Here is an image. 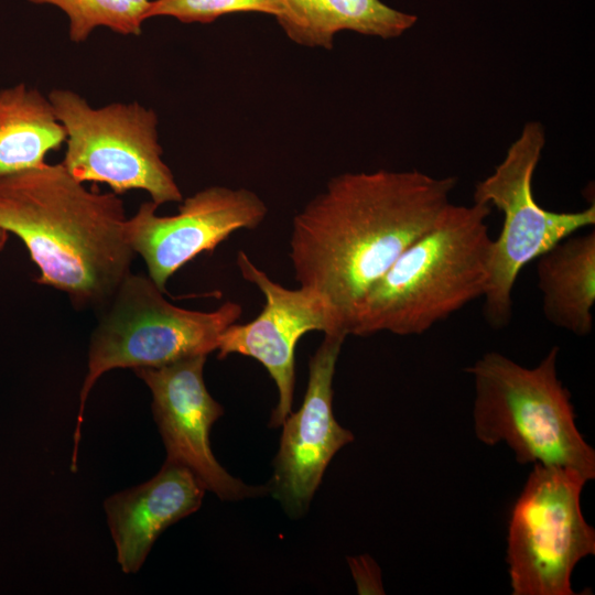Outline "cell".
I'll use <instances>...</instances> for the list:
<instances>
[{
    "label": "cell",
    "instance_id": "17",
    "mask_svg": "<svg viewBox=\"0 0 595 595\" xmlns=\"http://www.w3.org/2000/svg\"><path fill=\"white\" fill-rule=\"evenodd\" d=\"M33 4H52L69 20L72 42H85L98 26L121 35H139L151 0H26Z\"/></svg>",
    "mask_w": 595,
    "mask_h": 595
},
{
    "label": "cell",
    "instance_id": "10",
    "mask_svg": "<svg viewBox=\"0 0 595 595\" xmlns=\"http://www.w3.org/2000/svg\"><path fill=\"white\" fill-rule=\"evenodd\" d=\"M206 357L132 369L151 391L153 418L166 450L165 461L191 470L206 489L223 500L263 495L266 487L249 486L232 477L212 452L210 429L224 410L206 389L203 378Z\"/></svg>",
    "mask_w": 595,
    "mask_h": 595
},
{
    "label": "cell",
    "instance_id": "14",
    "mask_svg": "<svg viewBox=\"0 0 595 595\" xmlns=\"http://www.w3.org/2000/svg\"><path fill=\"white\" fill-rule=\"evenodd\" d=\"M544 317L584 337L593 332L595 231L575 232L534 260Z\"/></svg>",
    "mask_w": 595,
    "mask_h": 595
},
{
    "label": "cell",
    "instance_id": "7",
    "mask_svg": "<svg viewBox=\"0 0 595 595\" xmlns=\"http://www.w3.org/2000/svg\"><path fill=\"white\" fill-rule=\"evenodd\" d=\"M66 136L62 164L79 182L107 184L113 193H149L158 206L182 202L171 169L162 159L156 112L133 102L91 107L79 94L47 95Z\"/></svg>",
    "mask_w": 595,
    "mask_h": 595
},
{
    "label": "cell",
    "instance_id": "2",
    "mask_svg": "<svg viewBox=\"0 0 595 595\" xmlns=\"http://www.w3.org/2000/svg\"><path fill=\"white\" fill-rule=\"evenodd\" d=\"M118 194L89 191L61 163L0 175V228L19 237L39 284L99 311L131 272L134 257Z\"/></svg>",
    "mask_w": 595,
    "mask_h": 595
},
{
    "label": "cell",
    "instance_id": "3",
    "mask_svg": "<svg viewBox=\"0 0 595 595\" xmlns=\"http://www.w3.org/2000/svg\"><path fill=\"white\" fill-rule=\"evenodd\" d=\"M491 207L450 203L363 299L349 334L421 335L484 296L493 238Z\"/></svg>",
    "mask_w": 595,
    "mask_h": 595
},
{
    "label": "cell",
    "instance_id": "18",
    "mask_svg": "<svg viewBox=\"0 0 595 595\" xmlns=\"http://www.w3.org/2000/svg\"><path fill=\"white\" fill-rule=\"evenodd\" d=\"M258 12L279 19L284 12V0H151L145 20L171 17L182 23H212L232 13Z\"/></svg>",
    "mask_w": 595,
    "mask_h": 595
},
{
    "label": "cell",
    "instance_id": "12",
    "mask_svg": "<svg viewBox=\"0 0 595 595\" xmlns=\"http://www.w3.org/2000/svg\"><path fill=\"white\" fill-rule=\"evenodd\" d=\"M345 338L344 334H325L309 363L302 405L282 423L272 493L295 516L306 510L336 452L354 440L333 412V378Z\"/></svg>",
    "mask_w": 595,
    "mask_h": 595
},
{
    "label": "cell",
    "instance_id": "4",
    "mask_svg": "<svg viewBox=\"0 0 595 595\" xmlns=\"http://www.w3.org/2000/svg\"><path fill=\"white\" fill-rule=\"evenodd\" d=\"M558 356L554 346L528 368L490 351L468 367L475 435L487 445L507 444L521 464L570 468L589 480L595 452L576 426L571 394L558 376Z\"/></svg>",
    "mask_w": 595,
    "mask_h": 595
},
{
    "label": "cell",
    "instance_id": "5",
    "mask_svg": "<svg viewBox=\"0 0 595 595\" xmlns=\"http://www.w3.org/2000/svg\"><path fill=\"white\" fill-rule=\"evenodd\" d=\"M149 275L130 272L101 307L89 347L87 374L79 392L72 472L77 470L80 426L86 400L97 380L116 368L160 367L217 349L221 333L241 315V305L226 302L209 312L170 303Z\"/></svg>",
    "mask_w": 595,
    "mask_h": 595
},
{
    "label": "cell",
    "instance_id": "8",
    "mask_svg": "<svg viewBox=\"0 0 595 595\" xmlns=\"http://www.w3.org/2000/svg\"><path fill=\"white\" fill-rule=\"evenodd\" d=\"M588 482L574 469L534 464L509 519L507 563L513 595H572L575 565L595 554L581 509Z\"/></svg>",
    "mask_w": 595,
    "mask_h": 595
},
{
    "label": "cell",
    "instance_id": "15",
    "mask_svg": "<svg viewBox=\"0 0 595 595\" xmlns=\"http://www.w3.org/2000/svg\"><path fill=\"white\" fill-rule=\"evenodd\" d=\"M277 22L292 42L331 50L342 31L394 39L413 26L416 17L380 0H284Z\"/></svg>",
    "mask_w": 595,
    "mask_h": 595
},
{
    "label": "cell",
    "instance_id": "11",
    "mask_svg": "<svg viewBox=\"0 0 595 595\" xmlns=\"http://www.w3.org/2000/svg\"><path fill=\"white\" fill-rule=\"evenodd\" d=\"M236 264L244 279L262 292L266 303L255 320L246 324L235 322L221 333L217 357L239 354L264 366L279 393L270 425L279 426L292 412L294 351L300 338L312 331L343 333L337 331L325 303L314 292L302 286L286 289L274 282L244 251L237 253Z\"/></svg>",
    "mask_w": 595,
    "mask_h": 595
},
{
    "label": "cell",
    "instance_id": "16",
    "mask_svg": "<svg viewBox=\"0 0 595 595\" xmlns=\"http://www.w3.org/2000/svg\"><path fill=\"white\" fill-rule=\"evenodd\" d=\"M65 140L47 96L24 83L0 88V175L44 163Z\"/></svg>",
    "mask_w": 595,
    "mask_h": 595
},
{
    "label": "cell",
    "instance_id": "1",
    "mask_svg": "<svg viewBox=\"0 0 595 595\" xmlns=\"http://www.w3.org/2000/svg\"><path fill=\"white\" fill-rule=\"evenodd\" d=\"M456 183L418 170L343 173L293 217L295 279L322 299L338 332L349 335L363 299L434 225Z\"/></svg>",
    "mask_w": 595,
    "mask_h": 595
},
{
    "label": "cell",
    "instance_id": "6",
    "mask_svg": "<svg viewBox=\"0 0 595 595\" xmlns=\"http://www.w3.org/2000/svg\"><path fill=\"white\" fill-rule=\"evenodd\" d=\"M545 145L539 121L524 125L495 171L475 184L474 203L502 214L500 234L493 239L484 316L494 328L512 316V292L521 270L564 238L595 225V205L577 212H552L534 198L532 180Z\"/></svg>",
    "mask_w": 595,
    "mask_h": 595
},
{
    "label": "cell",
    "instance_id": "13",
    "mask_svg": "<svg viewBox=\"0 0 595 595\" xmlns=\"http://www.w3.org/2000/svg\"><path fill=\"white\" fill-rule=\"evenodd\" d=\"M205 490L191 470L165 461L148 482L109 496L104 509L121 571L137 573L159 536L199 509Z\"/></svg>",
    "mask_w": 595,
    "mask_h": 595
},
{
    "label": "cell",
    "instance_id": "9",
    "mask_svg": "<svg viewBox=\"0 0 595 595\" xmlns=\"http://www.w3.org/2000/svg\"><path fill=\"white\" fill-rule=\"evenodd\" d=\"M158 207L152 201L142 203L127 219L126 231L148 275L163 292L180 268L202 252H213L234 231L257 228L268 213L255 192L218 185L183 199L176 215L160 216Z\"/></svg>",
    "mask_w": 595,
    "mask_h": 595
},
{
    "label": "cell",
    "instance_id": "19",
    "mask_svg": "<svg viewBox=\"0 0 595 595\" xmlns=\"http://www.w3.org/2000/svg\"><path fill=\"white\" fill-rule=\"evenodd\" d=\"M9 239V232L2 228H0V252L6 247Z\"/></svg>",
    "mask_w": 595,
    "mask_h": 595
}]
</instances>
